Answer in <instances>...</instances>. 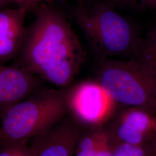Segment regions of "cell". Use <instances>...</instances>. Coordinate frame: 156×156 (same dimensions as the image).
<instances>
[{
    "instance_id": "cell-1",
    "label": "cell",
    "mask_w": 156,
    "mask_h": 156,
    "mask_svg": "<svg viewBox=\"0 0 156 156\" xmlns=\"http://www.w3.org/2000/svg\"><path fill=\"white\" fill-rule=\"evenodd\" d=\"M33 11L35 19L26 31L19 66L66 87L83 63V49L60 12L42 2Z\"/></svg>"
},
{
    "instance_id": "cell-2",
    "label": "cell",
    "mask_w": 156,
    "mask_h": 156,
    "mask_svg": "<svg viewBox=\"0 0 156 156\" xmlns=\"http://www.w3.org/2000/svg\"><path fill=\"white\" fill-rule=\"evenodd\" d=\"M67 112L66 89L38 90L1 113L0 144L27 142L48 131Z\"/></svg>"
},
{
    "instance_id": "cell-3",
    "label": "cell",
    "mask_w": 156,
    "mask_h": 156,
    "mask_svg": "<svg viewBox=\"0 0 156 156\" xmlns=\"http://www.w3.org/2000/svg\"><path fill=\"white\" fill-rule=\"evenodd\" d=\"M74 15L80 28L102 55L136 56L141 39L134 26L111 5L98 3L89 8L79 6Z\"/></svg>"
},
{
    "instance_id": "cell-4",
    "label": "cell",
    "mask_w": 156,
    "mask_h": 156,
    "mask_svg": "<svg viewBox=\"0 0 156 156\" xmlns=\"http://www.w3.org/2000/svg\"><path fill=\"white\" fill-rule=\"evenodd\" d=\"M98 77V82L117 104L156 113V76L136 60L105 62Z\"/></svg>"
},
{
    "instance_id": "cell-5",
    "label": "cell",
    "mask_w": 156,
    "mask_h": 156,
    "mask_svg": "<svg viewBox=\"0 0 156 156\" xmlns=\"http://www.w3.org/2000/svg\"><path fill=\"white\" fill-rule=\"evenodd\" d=\"M68 112L78 124L102 127L118 104L98 81H84L66 89Z\"/></svg>"
},
{
    "instance_id": "cell-6",
    "label": "cell",
    "mask_w": 156,
    "mask_h": 156,
    "mask_svg": "<svg viewBox=\"0 0 156 156\" xmlns=\"http://www.w3.org/2000/svg\"><path fill=\"white\" fill-rule=\"evenodd\" d=\"M115 143L144 145L156 140V113L129 107L123 111L108 130Z\"/></svg>"
},
{
    "instance_id": "cell-7",
    "label": "cell",
    "mask_w": 156,
    "mask_h": 156,
    "mask_svg": "<svg viewBox=\"0 0 156 156\" xmlns=\"http://www.w3.org/2000/svg\"><path fill=\"white\" fill-rule=\"evenodd\" d=\"M82 133L75 120H62L48 131L31 139L35 156H74Z\"/></svg>"
},
{
    "instance_id": "cell-8",
    "label": "cell",
    "mask_w": 156,
    "mask_h": 156,
    "mask_svg": "<svg viewBox=\"0 0 156 156\" xmlns=\"http://www.w3.org/2000/svg\"><path fill=\"white\" fill-rule=\"evenodd\" d=\"M37 75L19 65L0 64V112L26 98L38 90Z\"/></svg>"
},
{
    "instance_id": "cell-9",
    "label": "cell",
    "mask_w": 156,
    "mask_h": 156,
    "mask_svg": "<svg viewBox=\"0 0 156 156\" xmlns=\"http://www.w3.org/2000/svg\"><path fill=\"white\" fill-rule=\"evenodd\" d=\"M22 8L0 10V64H4L20 52L24 35L25 17Z\"/></svg>"
},
{
    "instance_id": "cell-10",
    "label": "cell",
    "mask_w": 156,
    "mask_h": 156,
    "mask_svg": "<svg viewBox=\"0 0 156 156\" xmlns=\"http://www.w3.org/2000/svg\"><path fill=\"white\" fill-rule=\"evenodd\" d=\"M135 60L156 76V26L141 39Z\"/></svg>"
},
{
    "instance_id": "cell-11",
    "label": "cell",
    "mask_w": 156,
    "mask_h": 156,
    "mask_svg": "<svg viewBox=\"0 0 156 156\" xmlns=\"http://www.w3.org/2000/svg\"><path fill=\"white\" fill-rule=\"evenodd\" d=\"M156 147V140L144 145L115 143L112 156H154Z\"/></svg>"
},
{
    "instance_id": "cell-12",
    "label": "cell",
    "mask_w": 156,
    "mask_h": 156,
    "mask_svg": "<svg viewBox=\"0 0 156 156\" xmlns=\"http://www.w3.org/2000/svg\"><path fill=\"white\" fill-rule=\"evenodd\" d=\"M101 127L91 128L87 133L82 134L74 156H95L96 147Z\"/></svg>"
},
{
    "instance_id": "cell-13",
    "label": "cell",
    "mask_w": 156,
    "mask_h": 156,
    "mask_svg": "<svg viewBox=\"0 0 156 156\" xmlns=\"http://www.w3.org/2000/svg\"><path fill=\"white\" fill-rule=\"evenodd\" d=\"M0 156H35L31 146L26 142L9 141L0 144Z\"/></svg>"
},
{
    "instance_id": "cell-14",
    "label": "cell",
    "mask_w": 156,
    "mask_h": 156,
    "mask_svg": "<svg viewBox=\"0 0 156 156\" xmlns=\"http://www.w3.org/2000/svg\"><path fill=\"white\" fill-rule=\"evenodd\" d=\"M115 144L108 130L102 127L96 147L95 156H112Z\"/></svg>"
},
{
    "instance_id": "cell-15",
    "label": "cell",
    "mask_w": 156,
    "mask_h": 156,
    "mask_svg": "<svg viewBox=\"0 0 156 156\" xmlns=\"http://www.w3.org/2000/svg\"><path fill=\"white\" fill-rule=\"evenodd\" d=\"M115 5L156 8V0H109Z\"/></svg>"
},
{
    "instance_id": "cell-16",
    "label": "cell",
    "mask_w": 156,
    "mask_h": 156,
    "mask_svg": "<svg viewBox=\"0 0 156 156\" xmlns=\"http://www.w3.org/2000/svg\"><path fill=\"white\" fill-rule=\"evenodd\" d=\"M8 2H13L16 4L17 7L24 8L27 11H34L37 6L34 3L33 0H6Z\"/></svg>"
},
{
    "instance_id": "cell-17",
    "label": "cell",
    "mask_w": 156,
    "mask_h": 156,
    "mask_svg": "<svg viewBox=\"0 0 156 156\" xmlns=\"http://www.w3.org/2000/svg\"><path fill=\"white\" fill-rule=\"evenodd\" d=\"M9 2L6 0H0V10L2 9L4 7L7 5Z\"/></svg>"
},
{
    "instance_id": "cell-18",
    "label": "cell",
    "mask_w": 156,
    "mask_h": 156,
    "mask_svg": "<svg viewBox=\"0 0 156 156\" xmlns=\"http://www.w3.org/2000/svg\"><path fill=\"white\" fill-rule=\"evenodd\" d=\"M33 1L36 5H38L39 3H41V0H33Z\"/></svg>"
},
{
    "instance_id": "cell-19",
    "label": "cell",
    "mask_w": 156,
    "mask_h": 156,
    "mask_svg": "<svg viewBox=\"0 0 156 156\" xmlns=\"http://www.w3.org/2000/svg\"><path fill=\"white\" fill-rule=\"evenodd\" d=\"M55 0H41V2H42V1H47V2H50V1H53Z\"/></svg>"
},
{
    "instance_id": "cell-20",
    "label": "cell",
    "mask_w": 156,
    "mask_h": 156,
    "mask_svg": "<svg viewBox=\"0 0 156 156\" xmlns=\"http://www.w3.org/2000/svg\"><path fill=\"white\" fill-rule=\"evenodd\" d=\"M79 2H83L84 0H77Z\"/></svg>"
},
{
    "instance_id": "cell-21",
    "label": "cell",
    "mask_w": 156,
    "mask_h": 156,
    "mask_svg": "<svg viewBox=\"0 0 156 156\" xmlns=\"http://www.w3.org/2000/svg\"><path fill=\"white\" fill-rule=\"evenodd\" d=\"M154 156H156V150H155V153H154Z\"/></svg>"
}]
</instances>
